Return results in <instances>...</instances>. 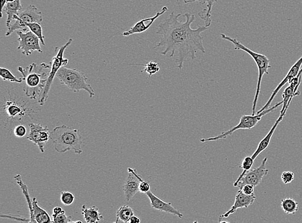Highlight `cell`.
I'll list each match as a JSON object with an SVG mask.
<instances>
[{
  "instance_id": "ffe728a7",
  "label": "cell",
  "mask_w": 302,
  "mask_h": 223,
  "mask_svg": "<svg viewBox=\"0 0 302 223\" xmlns=\"http://www.w3.org/2000/svg\"><path fill=\"white\" fill-rule=\"evenodd\" d=\"M82 215L87 223H98L104 219L102 215L99 211V208L96 206L87 207V206L84 204L82 206Z\"/></svg>"
},
{
  "instance_id": "7a4b0ae2",
  "label": "cell",
  "mask_w": 302,
  "mask_h": 223,
  "mask_svg": "<svg viewBox=\"0 0 302 223\" xmlns=\"http://www.w3.org/2000/svg\"><path fill=\"white\" fill-rule=\"evenodd\" d=\"M35 100L28 98L23 89L18 87L1 88V128L9 133H13L18 125L30 124L36 120L40 114V108Z\"/></svg>"
},
{
  "instance_id": "836d02e7",
  "label": "cell",
  "mask_w": 302,
  "mask_h": 223,
  "mask_svg": "<svg viewBox=\"0 0 302 223\" xmlns=\"http://www.w3.org/2000/svg\"><path fill=\"white\" fill-rule=\"evenodd\" d=\"M140 179V185H139V192L141 193L147 194L148 192L151 190V185L148 183L147 181H145L140 176L139 177Z\"/></svg>"
},
{
  "instance_id": "3957f363",
  "label": "cell",
  "mask_w": 302,
  "mask_h": 223,
  "mask_svg": "<svg viewBox=\"0 0 302 223\" xmlns=\"http://www.w3.org/2000/svg\"><path fill=\"white\" fill-rule=\"evenodd\" d=\"M50 64L43 63L40 65L32 63L26 68L18 67V71L21 73L23 82V89L25 95L32 100H38L40 94L44 89L49 71L45 69H50Z\"/></svg>"
},
{
  "instance_id": "44dd1931",
  "label": "cell",
  "mask_w": 302,
  "mask_h": 223,
  "mask_svg": "<svg viewBox=\"0 0 302 223\" xmlns=\"http://www.w3.org/2000/svg\"><path fill=\"white\" fill-rule=\"evenodd\" d=\"M21 1L22 0H15L13 2L6 3L4 7L3 11H5L7 15V22H6L7 27H9L13 21L14 16L22 11L23 6Z\"/></svg>"
},
{
  "instance_id": "d4e9b609",
  "label": "cell",
  "mask_w": 302,
  "mask_h": 223,
  "mask_svg": "<svg viewBox=\"0 0 302 223\" xmlns=\"http://www.w3.org/2000/svg\"><path fill=\"white\" fill-rule=\"evenodd\" d=\"M134 215L132 208L128 205H123L119 208L116 213V223L121 221L123 223H129L131 217Z\"/></svg>"
},
{
  "instance_id": "484cf974",
  "label": "cell",
  "mask_w": 302,
  "mask_h": 223,
  "mask_svg": "<svg viewBox=\"0 0 302 223\" xmlns=\"http://www.w3.org/2000/svg\"><path fill=\"white\" fill-rule=\"evenodd\" d=\"M0 76L3 81H9L13 83L21 84L23 82L22 77L21 78H17L16 76H14L13 73L7 67H0Z\"/></svg>"
},
{
  "instance_id": "7c38bea8",
  "label": "cell",
  "mask_w": 302,
  "mask_h": 223,
  "mask_svg": "<svg viewBox=\"0 0 302 223\" xmlns=\"http://www.w3.org/2000/svg\"><path fill=\"white\" fill-rule=\"evenodd\" d=\"M28 126L30 129L29 134L27 136L28 140L38 145L41 152L44 153L45 146L51 139L50 132L48 127L34 122L30 123Z\"/></svg>"
},
{
  "instance_id": "e0dca14e",
  "label": "cell",
  "mask_w": 302,
  "mask_h": 223,
  "mask_svg": "<svg viewBox=\"0 0 302 223\" xmlns=\"http://www.w3.org/2000/svg\"><path fill=\"white\" fill-rule=\"evenodd\" d=\"M149 197L151 207L153 209L160 210V211L168 213V214L174 215L177 216L178 218L182 219L183 218V214L180 213L178 210H176L174 206L172 205L171 202H166L162 201V200L156 196L155 194L152 193L151 190L148 192L147 194Z\"/></svg>"
},
{
  "instance_id": "74e56055",
  "label": "cell",
  "mask_w": 302,
  "mask_h": 223,
  "mask_svg": "<svg viewBox=\"0 0 302 223\" xmlns=\"http://www.w3.org/2000/svg\"><path fill=\"white\" fill-rule=\"evenodd\" d=\"M63 211H64V210H63V208L60 207V206H56V207H55L54 209H53V214L57 215L61 214V213Z\"/></svg>"
},
{
  "instance_id": "4dcf8cb0",
  "label": "cell",
  "mask_w": 302,
  "mask_h": 223,
  "mask_svg": "<svg viewBox=\"0 0 302 223\" xmlns=\"http://www.w3.org/2000/svg\"><path fill=\"white\" fill-rule=\"evenodd\" d=\"M254 159L252 156H247L242 161L241 164L240 165V169H243V171L246 172L252 169V165L254 163Z\"/></svg>"
},
{
  "instance_id": "603a6c76",
  "label": "cell",
  "mask_w": 302,
  "mask_h": 223,
  "mask_svg": "<svg viewBox=\"0 0 302 223\" xmlns=\"http://www.w3.org/2000/svg\"><path fill=\"white\" fill-rule=\"evenodd\" d=\"M32 204L34 218L37 223H53V221L51 220L50 216H49V213L39 206L36 198H33Z\"/></svg>"
},
{
  "instance_id": "5bb4252c",
  "label": "cell",
  "mask_w": 302,
  "mask_h": 223,
  "mask_svg": "<svg viewBox=\"0 0 302 223\" xmlns=\"http://www.w3.org/2000/svg\"><path fill=\"white\" fill-rule=\"evenodd\" d=\"M167 11H168V8L167 7H162L161 11L157 12L155 16H152L151 18H145V19L141 20L140 21L137 22L132 27L123 32V36L128 37L131 36V35L141 34L147 31L158 18L163 15Z\"/></svg>"
},
{
  "instance_id": "ba28073f",
  "label": "cell",
  "mask_w": 302,
  "mask_h": 223,
  "mask_svg": "<svg viewBox=\"0 0 302 223\" xmlns=\"http://www.w3.org/2000/svg\"><path fill=\"white\" fill-rule=\"evenodd\" d=\"M283 104V101L278 102L276 105L273 106L270 108H268L265 111L261 112L260 113L254 114V115H243L240 118V123L231 129V130L227 131V132L222 133L221 134L218 135L215 137H211L209 138L201 139V142L202 143L211 142V141H218L222 140V139L227 138L228 136L235 132L238 130H252L254 127L256 126L259 122L260 121L263 116L266 114L270 113V112H274L277 108Z\"/></svg>"
},
{
  "instance_id": "f1b7e54d",
  "label": "cell",
  "mask_w": 302,
  "mask_h": 223,
  "mask_svg": "<svg viewBox=\"0 0 302 223\" xmlns=\"http://www.w3.org/2000/svg\"><path fill=\"white\" fill-rule=\"evenodd\" d=\"M53 223H75V221L73 220V217L66 216L65 211L61 212V214L54 215L52 214Z\"/></svg>"
},
{
  "instance_id": "83f0119b",
  "label": "cell",
  "mask_w": 302,
  "mask_h": 223,
  "mask_svg": "<svg viewBox=\"0 0 302 223\" xmlns=\"http://www.w3.org/2000/svg\"><path fill=\"white\" fill-rule=\"evenodd\" d=\"M142 66L145 67L143 68V72L145 71V72L147 73L149 77L155 74L160 70L159 63H156L155 61H150L146 65H142Z\"/></svg>"
},
{
  "instance_id": "e575fe53",
  "label": "cell",
  "mask_w": 302,
  "mask_h": 223,
  "mask_svg": "<svg viewBox=\"0 0 302 223\" xmlns=\"http://www.w3.org/2000/svg\"><path fill=\"white\" fill-rule=\"evenodd\" d=\"M254 187H255L253 185H245L240 190H241V191L246 195H252V194H254Z\"/></svg>"
},
{
  "instance_id": "8992f818",
  "label": "cell",
  "mask_w": 302,
  "mask_h": 223,
  "mask_svg": "<svg viewBox=\"0 0 302 223\" xmlns=\"http://www.w3.org/2000/svg\"><path fill=\"white\" fill-rule=\"evenodd\" d=\"M56 77L61 85L66 86L70 91L77 93L85 90L89 94L90 98L95 95L93 88L87 83L88 78L86 75L79 69L61 67L57 71Z\"/></svg>"
},
{
  "instance_id": "277c9868",
  "label": "cell",
  "mask_w": 302,
  "mask_h": 223,
  "mask_svg": "<svg viewBox=\"0 0 302 223\" xmlns=\"http://www.w3.org/2000/svg\"><path fill=\"white\" fill-rule=\"evenodd\" d=\"M50 138L57 153H64L69 151H73L77 155L83 153V140L79 130L66 125L57 126L50 132Z\"/></svg>"
},
{
  "instance_id": "f546056e",
  "label": "cell",
  "mask_w": 302,
  "mask_h": 223,
  "mask_svg": "<svg viewBox=\"0 0 302 223\" xmlns=\"http://www.w3.org/2000/svg\"><path fill=\"white\" fill-rule=\"evenodd\" d=\"M75 200V196L71 192L64 191L61 193V201L65 206L73 204Z\"/></svg>"
},
{
  "instance_id": "d6986e66",
  "label": "cell",
  "mask_w": 302,
  "mask_h": 223,
  "mask_svg": "<svg viewBox=\"0 0 302 223\" xmlns=\"http://www.w3.org/2000/svg\"><path fill=\"white\" fill-rule=\"evenodd\" d=\"M285 114H280V116H279L278 119L277 120V121L275 122V124L273 125L272 128H271L270 132H269L268 134H267L266 136H265L262 140H261L260 144L258 145L257 149H256V151H254V154L252 156L254 160L258 156V155H260L261 153H262L263 151L266 150V149L268 148L269 145L270 144L271 138H272L273 135L274 134L277 126H278V124H280L281 121H282L283 118Z\"/></svg>"
},
{
  "instance_id": "30bf717a",
  "label": "cell",
  "mask_w": 302,
  "mask_h": 223,
  "mask_svg": "<svg viewBox=\"0 0 302 223\" xmlns=\"http://www.w3.org/2000/svg\"><path fill=\"white\" fill-rule=\"evenodd\" d=\"M268 157H265L260 166L256 169L249 170L240 174L239 177L234 183V187L241 189L245 185H252L256 187L260 185L264 177L268 175L269 170L266 169Z\"/></svg>"
},
{
  "instance_id": "52a82bcc",
  "label": "cell",
  "mask_w": 302,
  "mask_h": 223,
  "mask_svg": "<svg viewBox=\"0 0 302 223\" xmlns=\"http://www.w3.org/2000/svg\"><path fill=\"white\" fill-rule=\"evenodd\" d=\"M73 40L70 38L67 43L62 46L55 47V56L53 57L52 61L50 63V67L49 69V76L47 77L46 85L43 89L42 93L38 100L40 106L44 105L49 97V93L50 92L51 87L55 77L57 71L61 67H65L69 63V59L64 58V53L66 49L68 48L73 43Z\"/></svg>"
},
{
  "instance_id": "4fadbf2b",
  "label": "cell",
  "mask_w": 302,
  "mask_h": 223,
  "mask_svg": "<svg viewBox=\"0 0 302 223\" xmlns=\"http://www.w3.org/2000/svg\"><path fill=\"white\" fill-rule=\"evenodd\" d=\"M128 176L127 177L124 185H123V190H124L125 197L127 201H129L133 196L139 192V185H140V179L138 173L135 169L128 168Z\"/></svg>"
},
{
  "instance_id": "8fae6325",
  "label": "cell",
  "mask_w": 302,
  "mask_h": 223,
  "mask_svg": "<svg viewBox=\"0 0 302 223\" xmlns=\"http://www.w3.org/2000/svg\"><path fill=\"white\" fill-rule=\"evenodd\" d=\"M16 33L18 36V42H19L18 49L22 50L23 54L28 56L35 51L39 53L43 52L40 46V38L30 30H18Z\"/></svg>"
},
{
  "instance_id": "ab89813d",
  "label": "cell",
  "mask_w": 302,
  "mask_h": 223,
  "mask_svg": "<svg viewBox=\"0 0 302 223\" xmlns=\"http://www.w3.org/2000/svg\"><path fill=\"white\" fill-rule=\"evenodd\" d=\"M15 0H7V3H10V2H13Z\"/></svg>"
},
{
  "instance_id": "ac0fdd59",
  "label": "cell",
  "mask_w": 302,
  "mask_h": 223,
  "mask_svg": "<svg viewBox=\"0 0 302 223\" xmlns=\"http://www.w3.org/2000/svg\"><path fill=\"white\" fill-rule=\"evenodd\" d=\"M219 0H184L185 3H193L197 2L201 5H206L207 9L203 10L202 11L199 12V17L205 22V26L209 27L211 24V14H212V9L214 3Z\"/></svg>"
},
{
  "instance_id": "d6a6232c",
  "label": "cell",
  "mask_w": 302,
  "mask_h": 223,
  "mask_svg": "<svg viewBox=\"0 0 302 223\" xmlns=\"http://www.w3.org/2000/svg\"><path fill=\"white\" fill-rule=\"evenodd\" d=\"M281 179L282 180L283 183L287 185V184L291 183L295 179V175H294L293 172H283L281 174Z\"/></svg>"
},
{
  "instance_id": "5b68a950",
  "label": "cell",
  "mask_w": 302,
  "mask_h": 223,
  "mask_svg": "<svg viewBox=\"0 0 302 223\" xmlns=\"http://www.w3.org/2000/svg\"><path fill=\"white\" fill-rule=\"evenodd\" d=\"M221 37L223 40L231 43V44L234 45V46H235V50H242L244 51V52L248 53V54L253 59L256 66L258 67V77L257 86H256V93L255 96H254L252 108V115H254L256 112V105H257L259 95H260L261 83H262L263 76H264V74H269L268 70L272 67L270 65V60L268 59V57L265 56V55L254 52L253 51L251 50V49L248 48V47L244 46V45L241 44V42H240L239 41H238L237 39L230 38V37L226 36V35L225 34H221Z\"/></svg>"
},
{
  "instance_id": "f35d334b",
  "label": "cell",
  "mask_w": 302,
  "mask_h": 223,
  "mask_svg": "<svg viewBox=\"0 0 302 223\" xmlns=\"http://www.w3.org/2000/svg\"><path fill=\"white\" fill-rule=\"evenodd\" d=\"M0 2H1V12L0 13H1V18H3V10L7 3V0H0Z\"/></svg>"
},
{
  "instance_id": "2e32d148",
  "label": "cell",
  "mask_w": 302,
  "mask_h": 223,
  "mask_svg": "<svg viewBox=\"0 0 302 223\" xmlns=\"http://www.w3.org/2000/svg\"><path fill=\"white\" fill-rule=\"evenodd\" d=\"M256 198L254 194H252V195H246L241 191V190L239 189L235 196V201L233 205L231 206V209L220 216V218H228V217L237 212V210L239 208H248L249 206L253 203Z\"/></svg>"
},
{
  "instance_id": "d590c367",
  "label": "cell",
  "mask_w": 302,
  "mask_h": 223,
  "mask_svg": "<svg viewBox=\"0 0 302 223\" xmlns=\"http://www.w3.org/2000/svg\"><path fill=\"white\" fill-rule=\"evenodd\" d=\"M2 217V218H3V217H5V218H8L9 219H12V220H16V221H19V222H30V220H26L25 218H22L21 216H14L13 218V216H11V215H8V216H3V215H1V216Z\"/></svg>"
},
{
  "instance_id": "9c48e42d",
  "label": "cell",
  "mask_w": 302,
  "mask_h": 223,
  "mask_svg": "<svg viewBox=\"0 0 302 223\" xmlns=\"http://www.w3.org/2000/svg\"><path fill=\"white\" fill-rule=\"evenodd\" d=\"M14 22H12L9 27L6 36H9L14 32L18 30L26 31L28 30L26 24L30 22H37L41 23L43 22L42 12L39 11L36 6L30 5L28 6L24 11L14 16Z\"/></svg>"
},
{
  "instance_id": "cb8c5ba5",
  "label": "cell",
  "mask_w": 302,
  "mask_h": 223,
  "mask_svg": "<svg viewBox=\"0 0 302 223\" xmlns=\"http://www.w3.org/2000/svg\"><path fill=\"white\" fill-rule=\"evenodd\" d=\"M281 209L286 214H295L299 210V204L296 200L291 198H284L281 200Z\"/></svg>"
},
{
  "instance_id": "9a60e30c",
  "label": "cell",
  "mask_w": 302,
  "mask_h": 223,
  "mask_svg": "<svg viewBox=\"0 0 302 223\" xmlns=\"http://www.w3.org/2000/svg\"><path fill=\"white\" fill-rule=\"evenodd\" d=\"M302 66V56L295 63V64H294L293 66L291 67V69H289L288 73L286 76L284 77V79L281 81V83L279 84L278 87L276 88V89L273 91L272 95H271L270 99L268 100V101L267 102V103L265 104L264 107L262 108L257 112V113H260L261 112L265 111V110L268 109L270 108V106L272 103L273 100H274L275 97H276L277 94H278V92L280 91V89H282L283 86L286 85L287 83H289V81H290L291 79L294 78L296 76H297L298 74H299L300 70H301V67Z\"/></svg>"
},
{
  "instance_id": "4316f807",
  "label": "cell",
  "mask_w": 302,
  "mask_h": 223,
  "mask_svg": "<svg viewBox=\"0 0 302 223\" xmlns=\"http://www.w3.org/2000/svg\"><path fill=\"white\" fill-rule=\"evenodd\" d=\"M26 26H27V27L29 28L30 31L32 32L33 33L36 35V36L40 38L41 44H42L43 46H45V37L43 36V28L40 23L37 22H30V23H28L26 24Z\"/></svg>"
},
{
  "instance_id": "6da1fadb",
  "label": "cell",
  "mask_w": 302,
  "mask_h": 223,
  "mask_svg": "<svg viewBox=\"0 0 302 223\" xmlns=\"http://www.w3.org/2000/svg\"><path fill=\"white\" fill-rule=\"evenodd\" d=\"M181 16V14H176L172 12L167 19L158 24L156 34L161 35L162 38L154 47H164L161 52L164 56L170 53L169 57H174L176 54V63L180 70L187 59L194 60L198 52L205 54L204 38L201 34L208 29L205 25H199L196 29H193L191 25L195 22V16L186 12L183 15L186 19L184 22L178 20Z\"/></svg>"
},
{
  "instance_id": "7402d4cb",
  "label": "cell",
  "mask_w": 302,
  "mask_h": 223,
  "mask_svg": "<svg viewBox=\"0 0 302 223\" xmlns=\"http://www.w3.org/2000/svg\"><path fill=\"white\" fill-rule=\"evenodd\" d=\"M14 179L16 180V182H17V183L18 184V185H19L20 188H21L23 194H24L25 197L26 201H27L28 208H29L30 211V223H36L34 218L32 201L31 200V198H30V196L29 192H28L27 186H26V185L24 183V182L23 181L22 176L20 175H16L15 177H14Z\"/></svg>"
},
{
  "instance_id": "1f68e13d",
  "label": "cell",
  "mask_w": 302,
  "mask_h": 223,
  "mask_svg": "<svg viewBox=\"0 0 302 223\" xmlns=\"http://www.w3.org/2000/svg\"><path fill=\"white\" fill-rule=\"evenodd\" d=\"M26 131L27 130H26L25 125L20 124L18 125V126H16L15 128H14L13 134L16 137L22 138V137H24L25 136Z\"/></svg>"
},
{
  "instance_id": "8d00e7d4",
  "label": "cell",
  "mask_w": 302,
  "mask_h": 223,
  "mask_svg": "<svg viewBox=\"0 0 302 223\" xmlns=\"http://www.w3.org/2000/svg\"><path fill=\"white\" fill-rule=\"evenodd\" d=\"M129 223H141V220L140 218H139L137 216H134V215H133V216L132 217H131L130 220H129Z\"/></svg>"
}]
</instances>
